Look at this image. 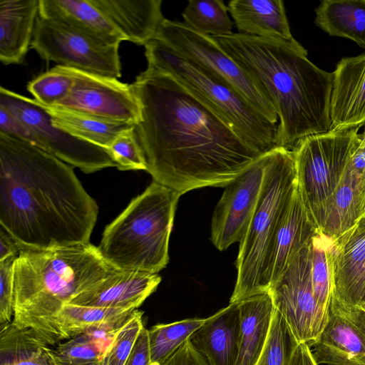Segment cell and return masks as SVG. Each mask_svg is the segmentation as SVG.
Here are the masks:
<instances>
[{"label":"cell","instance_id":"1","mask_svg":"<svg viewBox=\"0 0 365 365\" xmlns=\"http://www.w3.org/2000/svg\"><path fill=\"white\" fill-rule=\"evenodd\" d=\"M138 139L154 181L182 195L225 187L262 155L170 74L148 66L130 84Z\"/></svg>","mask_w":365,"mask_h":365},{"label":"cell","instance_id":"2","mask_svg":"<svg viewBox=\"0 0 365 365\" xmlns=\"http://www.w3.org/2000/svg\"><path fill=\"white\" fill-rule=\"evenodd\" d=\"M98 214L71 166L0 133V226L20 248L90 243Z\"/></svg>","mask_w":365,"mask_h":365},{"label":"cell","instance_id":"3","mask_svg":"<svg viewBox=\"0 0 365 365\" xmlns=\"http://www.w3.org/2000/svg\"><path fill=\"white\" fill-rule=\"evenodd\" d=\"M258 86L278 115L277 147L292 150L306 136L331 130L333 73L307 58L297 41L233 33L212 37Z\"/></svg>","mask_w":365,"mask_h":365},{"label":"cell","instance_id":"4","mask_svg":"<svg viewBox=\"0 0 365 365\" xmlns=\"http://www.w3.org/2000/svg\"><path fill=\"white\" fill-rule=\"evenodd\" d=\"M116 269L91 242L52 248L21 247L14 262L11 323L31 331L50 346L60 344L63 339L56 323L60 310Z\"/></svg>","mask_w":365,"mask_h":365},{"label":"cell","instance_id":"5","mask_svg":"<svg viewBox=\"0 0 365 365\" xmlns=\"http://www.w3.org/2000/svg\"><path fill=\"white\" fill-rule=\"evenodd\" d=\"M181 193L153 181L109 225L98 249L117 269L158 273L169 262V240Z\"/></svg>","mask_w":365,"mask_h":365},{"label":"cell","instance_id":"6","mask_svg":"<svg viewBox=\"0 0 365 365\" xmlns=\"http://www.w3.org/2000/svg\"><path fill=\"white\" fill-rule=\"evenodd\" d=\"M145 48L148 66L174 77L255 150L263 155L277 148V125L232 86L157 39Z\"/></svg>","mask_w":365,"mask_h":365},{"label":"cell","instance_id":"7","mask_svg":"<svg viewBox=\"0 0 365 365\" xmlns=\"http://www.w3.org/2000/svg\"><path fill=\"white\" fill-rule=\"evenodd\" d=\"M296 183L292 150L277 147L269 151L260 197L240 242L237 280L230 303L266 292L262 287L264 258L278 218Z\"/></svg>","mask_w":365,"mask_h":365},{"label":"cell","instance_id":"8","mask_svg":"<svg viewBox=\"0 0 365 365\" xmlns=\"http://www.w3.org/2000/svg\"><path fill=\"white\" fill-rule=\"evenodd\" d=\"M359 128L330 130L310 135L299 140L292 149L297 185L317 230L359 144Z\"/></svg>","mask_w":365,"mask_h":365},{"label":"cell","instance_id":"9","mask_svg":"<svg viewBox=\"0 0 365 365\" xmlns=\"http://www.w3.org/2000/svg\"><path fill=\"white\" fill-rule=\"evenodd\" d=\"M0 104L26 127L31 134V144L64 163L85 173L117 166L106 149L54 125L45 107L35 99L1 86Z\"/></svg>","mask_w":365,"mask_h":365},{"label":"cell","instance_id":"10","mask_svg":"<svg viewBox=\"0 0 365 365\" xmlns=\"http://www.w3.org/2000/svg\"><path fill=\"white\" fill-rule=\"evenodd\" d=\"M154 39L230 84L268 120L278 125V115L272 103L212 37L193 30L184 22L165 19Z\"/></svg>","mask_w":365,"mask_h":365},{"label":"cell","instance_id":"11","mask_svg":"<svg viewBox=\"0 0 365 365\" xmlns=\"http://www.w3.org/2000/svg\"><path fill=\"white\" fill-rule=\"evenodd\" d=\"M120 43L99 41L59 22L38 16L30 48L58 66L118 78L121 76Z\"/></svg>","mask_w":365,"mask_h":365},{"label":"cell","instance_id":"12","mask_svg":"<svg viewBox=\"0 0 365 365\" xmlns=\"http://www.w3.org/2000/svg\"><path fill=\"white\" fill-rule=\"evenodd\" d=\"M312 241L269 289L274 309L283 317L297 343H305L309 347L328 317L316 298L312 285Z\"/></svg>","mask_w":365,"mask_h":365},{"label":"cell","instance_id":"13","mask_svg":"<svg viewBox=\"0 0 365 365\" xmlns=\"http://www.w3.org/2000/svg\"><path fill=\"white\" fill-rule=\"evenodd\" d=\"M267 161L268 152L225 187L211 223V241L220 251L244 237L260 197Z\"/></svg>","mask_w":365,"mask_h":365},{"label":"cell","instance_id":"14","mask_svg":"<svg viewBox=\"0 0 365 365\" xmlns=\"http://www.w3.org/2000/svg\"><path fill=\"white\" fill-rule=\"evenodd\" d=\"M59 66L74 82L69 95L58 106L137 124L140 106L130 85L117 78Z\"/></svg>","mask_w":365,"mask_h":365},{"label":"cell","instance_id":"15","mask_svg":"<svg viewBox=\"0 0 365 365\" xmlns=\"http://www.w3.org/2000/svg\"><path fill=\"white\" fill-rule=\"evenodd\" d=\"M312 347L319 365H365V309L331 297L327 320Z\"/></svg>","mask_w":365,"mask_h":365},{"label":"cell","instance_id":"16","mask_svg":"<svg viewBox=\"0 0 365 365\" xmlns=\"http://www.w3.org/2000/svg\"><path fill=\"white\" fill-rule=\"evenodd\" d=\"M303 203L297 183L282 209L269 243L263 267L264 292L285 272L317 232Z\"/></svg>","mask_w":365,"mask_h":365},{"label":"cell","instance_id":"17","mask_svg":"<svg viewBox=\"0 0 365 365\" xmlns=\"http://www.w3.org/2000/svg\"><path fill=\"white\" fill-rule=\"evenodd\" d=\"M332 297L365 308V214L331 246Z\"/></svg>","mask_w":365,"mask_h":365},{"label":"cell","instance_id":"18","mask_svg":"<svg viewBox=\"0 0 365 365\" xmlns=\"http://www.w3.org/2000/svg\"><path fill=\"white\" fill-rule=\"evenodd\" d=\"M332 73L331 130L360 128L365 123V53L342 58Z\"/></svg>","mask_w":365,"mask_h":365},{"label":"cell","instance_id":"19","mask_svg":"<svg viewBox=\"0 0 365 365\" xmlns=\"http://www.w3.org/2000/svg\"><path fill=\"white\" fill-rule=\"evenodd\" d=\"M160 281L158 273L116 269L69 304L135 310L156 290Z\"/></svg>","mask_w":365,"mask_h":365},{"label":"cell","instance_id":"20","mask_svg":"<svg viewBox=\"0 0 365 365\" xmlns=\"http://www.w3.org/2000/svg\"><path fill=\"white\" fill-rule=\"evenodd\" d=\"M240 312L237 303L229 304L205 318L190 336L208 365H235L239 348Z\"/></svg>","mask_w":365,"mask_h":365},{"label":"cell","instance_id":"21","mask_svg":"<svg viewBox=\"0 0 365 365\" xmlns=\"http://www.w3.org/2000/svg\"><path fill=\"white\" fill-rule=\"evenodd\" d=\"M126 41L145 46L155 38L165 18L162 0H91Z\"/></svg>","mask_w":365,"mask_h":365},{"label":"cell","instance_id":"22","mask_svg":"<svg viewBox=\"0 0 365 365\" xmlns=\"http://www.w3.org/2000/svg\"><path fill=\"white\" fill-rule=\"evenodd\" d=\"M38 16L63 24L108 44L126 41L91 0H39Z\"/></svg>","mask_w":365,"mask_h":365},{"label":"cell","instance_id":"23","mask_svg":"<svg viewBox=\"0 0 365 365\" xmlns=\"http://www.w3.org/2000/svg\"><path fill=\"white\" fill-rule=\"evenodd\" d=\"M39 0L0 1V60L5 64L24 61L33 38Z\"/></svg>","mask_w":365,"mask_h":365},{"label":"cell","instance_id":"24","mask_svg":"<svg viewBox=\"0 0 365 365\" xmlns=\"http://www.w3.org/2000/svg\"><path fill=\"white\" fill-rule=\"evenodd\" d=\"M227 6L239 34L278 41L295 40L282 0H232Z\"/></svg>","mask_w":365,"mask_h":365},{"label":"cell","instance_id":"25","mask_svg":"<svg viewBox=\"0 0 365 365\" xmlns=\"http://www.w3.org/2000/svg\"><path fill=\"white\" fill-rule=\"evenodd\" d=\"M364 214L365 173L348 163L318 230L334 240L352 227Z\"/></svg>","mask_w":365,"mask_h":365},{"label":"cell","instance_id":"26","mask_svg":"<svg viewBox=\"0 0 365 365\" xmlns=\"http://www.w3.org/2000/svg\"><path fill=\"white\" fill-rule=\"evenodd\" d=\"M237 303L240 327L235 365H255L268 337L274 309L272 299L268 291Z\"/></svg>","mask_w":365,"mask_h":365},{"label":"cell","instance_id":"27","mask_svg":"<svg viewBox=\"0 0 365 365\" xmlns=\"http://www.w3.org/2000/svg\"><path fill=\"white\" fill-rule=\"evenodd\" d=\"M52 123L71 135L108 149L123 133L135 124L111 120L61 106H44Z\"/></svg>","mask_w":365,"mask_h":365},{"label":"cell","instance_id":"28","mask_svg":"<svg viewBox=\"0 0 365 365\" xmlns=\"http://www.w3.org/2000/svg\"><path fill=\"white\" fill-rule=\"evenodd\" d=\"M315 11V24L325 33L365 48V0H324Z\"/></svg>","mask_w":365,"mask_h":365},{"label":"cell","instance_id":"29","mask_svg":"<svg viewBox=\"0 0 365 365\" xmlns=\"http://www.w3.org/2000/svg\"><path fill=\"white\" fill-rule=\"evenodd\" d=\"M51 346L11 322L1 326L0 365H61Z\"/></svg>","mask_w":365,"mask_h":365},{"label":"cell","instance_id":"30","mask_svg":"<svg viewBox=\"0 0 365 365\" xmlns=\"http://www.w3.org/2000/svg\"><path fill=\"white\" fill-rule=\"evenodd\" d=\"M133 311L67 304L58 312L56 323L63 341L91 331L117 329Z\"/></svg>","mask_w":365,"mask_h":365},{"label":"cell","instance_id":"31","mask_svg":"<svg viewBox=\"0 0 365 365\" xmlns=\"http://www.w3.org/2000/svg\"><path fill=\"white\" fill-rule=\"evenodd\" d=\"M117 329L96 330L73 336L54 349L61 365H93L102 363Z\"/></svg>","mask_w":365,"mask_h":365},{"label":"cell","instance_id":"32","mask_svg":"<svg viewBox=\"0 0 365 365\" xmlns=\"http://www.w3.org/2000/svg\"><path fill=\"white\" fill-rule=\"evenodd\" d=\"M228 12L222 0H190L182 16L183 22L193 30L216 37L233 34L234 23Z\"/></svg>","mask_w":365,"mask_h":365},{"label":"cell","instance_id":"33","mask_svg":"<svg viewBox=\"0 0 365 365\" xmlns=\"http://www.w3.org/2000/svg\"><path fill=\"white\" fill-rule=\"evenodd\" d=\"M205 321V318L185 319L148 329L150 365L164 363Z\"/></svg>","mask_w":365,"mask_h":365},{"label":"cell","instance_id":"34","mask_svg":"<svg viewBox=\"0 0 365 365\" xmlns=\"http://www.w3.org/2000/svg\"><path fill=\"white\" fill-rule=\"evenodd\" d=\"M331 238L317 230L312 241V280L316 298L329 313L333 292L331 263Z\"/></svg>","mask_w":365,"mask_h":365},{"label":"cell","instance_id":"35","mask_svg":"<svg viewBox=\"0 0 365 365\" xmlns=\"http://www.w3.org/2000/svg\"><path fill=\"white\" fill-rule=\"evenodd\" d=\"M297 344L284 319L274 309L266 344L255 365H288Z\"/></svg>","mask_w":365,"mask_h":365},{"label":"cell","instance_id":"36","mask_svg":"<svg viewBox=\"0 0 365 365\" xmlns=\"http://www.w3.org/2000/svg\"><path fill=\"white\" fill-rule=\"evenodd\" d=\"M73 82L72 76L57 65L30 81L27 89L43 106H56L69 95Z\"/></svg>","mask_w":365,"mask_h":365},{"label":"cell","instance_id":"37","mask_svg":"<svg viewBox=\"0 0 365 365\" xmlns=\"http://www.w3.org/2000/svg\"><path fill=\"white\" fill-rule=\"evenodd\" d=\"M145 328L143 312L135 309L118 328L103 365H125L136 341Z\"/></svg>","mask_w":365,"mask_h":365},{"label":"cell","instance_id":"38","mask_svg":"<svg viewBox=\"0 0 365 365\" xmlns=\"http://www.w3.org/2000/svg\"><path fill=\"white\" fill-rule=\"evenodd\" d=\"M120 170L147 171V163L135 128L120 134L107 149Z\"/></svg>","mask_w":365,"mask_h":365},{"label":"cell","instance_id":"39","mask_svg":"<svg viewBox=\"0 0 365 365\" xmlns=\"http://www.w3.org/2000/svg\"><path fill=\"white\" fill-rule=\"evenodd\" d=\"M16 257L0 262V324L12 322L14 305V262Z\"/></svg>","mask_w":365,"mask_h":365},{"label":"cell","instance_id":"40","mask_svg":"<svg viewBox=\"0 0 365 365\" xmlns=\"http://www.w3.org/2000/svg\"><path fill=\"white\" fill-rule=\"evenodd\" d=\"M0 133L31 143V134L22 122L0 104Z\"/></svg>","mask_w":365,"mask_h":365},{"label":"cell","instance_id":"41","mask_svg":"<svg viewBox=\"0 0 365 365\" xmlns=\"http://www.w3.org/2000/svg\"><path fill=\"white\" fill-rule=\"evenodd\" d=\"M160 365H208L188 338L179 349Z\"/></svg>","mask_w":365,"mask_h":365},{"label":"cell","instance_id":"42","mask_svg":"<svg viewBox=\"0 0 365 365\" xmlns=\"http://www.w3.org/2000/svg\"><path fill=\"white\" fill-rule=\"evenodd\" d=\"M125 365H150V351L148 329L140 332Z\"/></svg>","mask_w":365,"mask_h":365},{"label":"cell","instance_id":"43","mask_svg":"<svg viewBox=\"0 0 365 365\" xmlns=\"http://www.w3.org/2000/svg\"><path fill=\"white\" fill-rule=\"evenodd\" d=\"M288 365H319L314 360L311 348L305 343H298L294 347Z\"/></svg>","mask_w":365,"mask_h":365},{"label":"cell","instance_id":"44","mask_svg":"<svg viewBox=\"0 0 365 365\" xmlns=\"http://www.w3.org/2000/svg\"><path fill=\"white\" fill-rule=\"evenodd\" d=\"M20 247L14 240L1 227L0 228V262L16 257Z\"/></svg>","mask_w":365,"mask_h":365},{"label":"cell","instance_id":"45","mask_svg":"<svg viewBox=\"0 0 365 365\" xmlns=\"http://www.w3.org/2000/svg\"><path fill=\"white\" fill-rule=\"evenodd\" d=\"M93 365H103L102 363H99V364H93Z\"/></svg>","mask_w":365,"mask_h":365},{"label":"cell","instance_id":"46","mask_svg":"<svg viewBox=\"0 0 365 365\" xmlns=\"http://www.w3.org/2000/svg\"><path fill=\"white\" fill-rule=\"evenodd\" d=\"M364 309H365V308H364Z\"/></svg>","mask_w":365,"mask_h":365}]
</instances>
